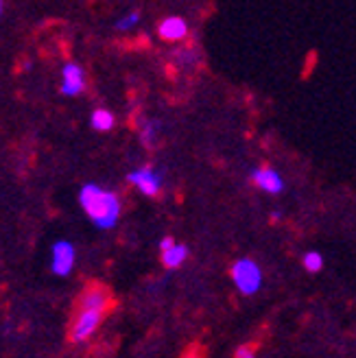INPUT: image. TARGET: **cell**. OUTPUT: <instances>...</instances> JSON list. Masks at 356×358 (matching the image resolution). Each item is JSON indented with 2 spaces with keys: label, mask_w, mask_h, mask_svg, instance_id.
I'll use <instances>...</instances> for the list:
<instances>
[{
  "label": "cell",
  "mask_w": 356,
  "mask_h": 358,
  "mask_svg": "<svg viewBox=\"0 0 356 358\" xmlns=\"http://www.w3.org/2000/svg\"><path fill=\"white\" fill-rule=\"evenodd\" d=\"M140 20H142V13L138 11V9H131V11H127V13H122L118 20L114 22V29L118 31V33H129V31H134L138 24H140Z\"/></svg>",
  "instance_id": "13"
},
{
  "label": "cell",
  "mask_w": 356,
  "mask_h": 358,
  "mask_svg": "<svg viewBox=\"0 0 356 358\" xmlns=\"http://www.w3.org/2000/svg\"><path fill=\"white\" fill-rule=\"evenodd\" d=\"M77 315H75V321L73 326H70V338H73L75 343H85L87 338H90L105 317V310H99V308H81L77 306Z\"/></svg>",
  "instance_id": "3"
},
{
  "label": "cell",
  "mask_w": 356,
  "mask_h": 358,
  "mask_svg": "<svg viewBox=\"0 0 356 358\" xmlns=\"http://www.w3.org/2000/svg\"><path fill=\"white\" fill-rule=\"evenodd\" d=\"M79 206L87 214V219H90L99 229L116 227V223L120 219V212H122L120 196L114 190L103 188L101 184H94V182H87L81 186Z\"/></svg>",
  "instance_id": "1"
},
{
  "label": "cell",
  "mask_w": 356,
  "mask_h": 358,
  "mask_svg": "<svg viewBox=\"0 0 356 358\" xmlns=\"http://www.w3.org/2000/svg\"><path fill=\"white\" fill-rule=\"evenodd\" d=\"M127 182L145 196H157L164 186V175L153 166H138L127 175Z\"/></svg>",
  "instance_id": "4"
},
{
  "label": "cell",
  "mask_w": 356,
  "mask_h": 358,
  "mask_svg": "<svg viewBox=\"0 0 356 358\" xmlns=\"http://www.w3.org/2000/svg\"><path fill=\"white\" fill-rule=\"evenodd\" d=\"M136 131H138V138H140L142 145L153 149L159 140V122L153 118H147V116H140L136 120Z\"/></svg>",
  "instance_id": "10"
},
{
  "label": "cell",
  "mask_w": 356,
  "mask_h": 358,
  "mask_svg": "<svg viewBox=\"0 0 356 358\" xmlns=\"http://www.w3.org/2000/svg\"><path fill=\"white\" fill-rule=\"evenodd\" d=\"M188 33H190V27H188V22L184 20V17H180V15H169V17H164V20L157 24L159 40L171 42V44L184 42L188 38Z\"/></svg>",
  "instance_id": "7"
},
{
  "label": "cell",
  "mask_w": 356,
  "mask_h": 358,
  "mask_svg": "<svg viewBox=\"0 0 356 358\" xmlns=\"http://www.w3.org/2000/svg\"><path fill=\"white\" fill-rule=\"evenodd\" d=\"M234 358H256V352L249 345H241L234 354Z\"/></svg>",
  "instance_id": "16"
},
{
  "label": "cell",
  "mask_w": 356,
  "mask_h": 358,
  "mask_svg": "<svg viewBox=\"0 0 356 358\" xmlns=\"http://www.w3.org/2000/svg\"><path fill=\"white\" fill-rule=\"evenodd\" d=\"M229 275H232L234 286L243 295H254L260 291V286H262V268L252 258L236 260L232 264V268H229Z\"/></svg>",
  "instance_id": "2"
},
{
  "label": "cell",
  "mask_w": 356,
  "mask_h": 358,
  "mask_svg": "<svg viewBox=\"0 0 356 358\" xmlns=\"http://www.w3.org/2000/svg\"><path fill=\"white\" fill-rule=\"evenodd\" d=\"M173 245H175V238L173 236H164L162 241H159V252H164V249H169Z\"/></svg>",
  "instance_id": "17"
},
{
  "label": "cell",
  "mask_w": 356,
  "mask_h": 358,
  "mask_svg": "<svg viewBox=\"0 0 356 358\" xmlns=\"http://www.w3.org/2000/svg\"><path fill=\"white\" fill-rule=\"evenodd\" d=\"M159 254H162V264L166 268H177V266H182L186 262V258H188V247L175 243L173 247L164 249V252H159Z\"/></svg>",
  "instance_id": "12"
},
{
  "label": "cell",
  "mask_w": 356,
  "mask_h": 358,
  "mask_svg": "<svg viewBox=\"0 0 356 358\" xmlns=\"http://www.w3.org/2000/svg\"><path fill=\"white\" fill-rule=\"evenodd\" d=\"M201 55L197 48H182V50H175V62L180 64L182 68H194L199 64Z\"/></svg>",
  "instance_id": "14"
},
{
  "label": "cell",
  "mask_w": 356,
  "mask_h": 358,
  "mask_svg": "<svg viewBox=\"0 0 356 358\" xmlns=\"http://www.w3.org/2000/svg\"><path fill=\"white\" fill-rule=\"evenodd\" d=\"M3 11H5V3L0 0V17H3Z\"/></svg>",
  "instance_id": "20"
},
{
  "label": "cell",
  "mask_w": 356,
  "mask_h": 358,
  "mask_svg": "<svg viewBox=\"0 0 356 358\" xmlns=\"http://www.w3.org/2000/svg\"><path fill=\"white\" fill-rule=\"evenodd\" d=\"M90 127L101 134L112 131L116 127V116L110 110H105V107H99V110H94L90 114Z\"/></svg>",
  "instance_id": "11"
},
{
  "label": "cell",
  "mask_w": 356,
  "mask_h": 358,
  "mask_svg": "<svg viewBox=\"0 0 356 358\" xmlns=\"http://www.w3.org/2000/svg\"><path fill=\"white\" fill-rule=\"evenodd\" d=\"M252 182L258 190L266 192V194H280L284 190V179L282 175L271 169V166H258L252 173Z\"/></svg>",
  "instance_id": "8"
},
{
  "label": "cell",
  "mask_w": 356,
  "mask_h": 358,
  "mask_svg": "<svg viewBox=\"0 0 356 358\" xmlns=\"http://www.w3.org/2000/svg\"><path fill=\"white\" fill-rule=\"evenodd\" d=\"M85 85H87L85 70L77 62H66L62 66V81H59L62 94L64 96H79V94H83Z\"/></svg>",
  "instance_id": "6"
},
{
  "label": "cell",
  "mask_w": 356,
  "mask_h": 358,
  "mask_svg": "<svg viewBox=\"0 0 356 358\" xmlns=\"http://www.w3.org/2000/svg\"><path fill=\"white\" fill-rule=\"evenodd\" d=\"M77 306H81V308H99V310L108 313V308L112 306V295H110L108 289H105V286L90 284V286H85V289H83Z\"/></svg>",
  "instance_id": "9"
},
{
  "label": "cell",
  "mask_w": 356,
  "mask_h": 358,
  "mask_svg": "<svg viewBox=\"0 0 356 358\" xmlns=\"http://www.w3.org/2000/svg\"><path fill=\"white\" fill-rule=\"evenodd\" d=\"M301 264H304L308 273H317L324 268V256L319 252H308V254H304V258H301Z\"/></svg>",
  "instance_id": "15"
},
{
  "label": "cell",
  "mask_w": 356,
  "mask_h": 358,
  "mask_svg": "<svg viewBox=\"0 0 356 358\" xmlns=\"http://www.w3.org/2000/svg\"><path fill=\"white\" fill-rule=\"evenodd\" d=\"M271 221H280V212H273L271 214Z\"/></svg>",
  "instance_id": "19"
},
{
  "label": "cell",
  "mask_w": 356,
  "mask_h": 358,
  "mask_svg": "<svg viewBox=\"0 0 356 358\" xmlns=\"http://www.w3.org/2000/svg\"><path fill=\"white\" fill-rule=\"evenodd\" d=\"M182 358H201V354H199V350H190V352H186Z\"/></svg>",
  "instance_id": "18"
},
{
  "label": "cell",
  "mask_w": 356,
  "mask_h": 358,
  "mask_svg": "<svg viewBox=\"0 0 356 358\" xmlns=\"http://www.w3.org/2000/svg\"><path fill=\"white\" fill-rule=\"evenodd\" d=\"M75 262H77V249L70 241H57L50 247V271L55 275L59 278L70 275L75 268Z\"/></svg>",
  "instance_id": "5"
}]
</instances>
